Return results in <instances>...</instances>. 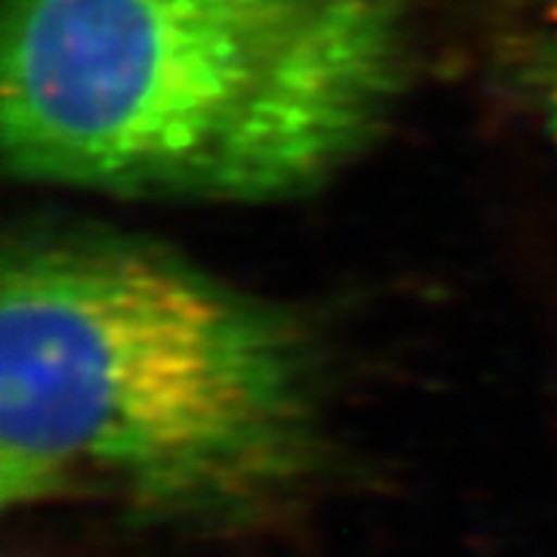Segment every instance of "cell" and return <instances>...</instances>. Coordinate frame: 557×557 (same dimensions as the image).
<instances>
[{"instance_id": "obj_1", "label": "cell", "mask_w": 557, "mask_h": 557, "mask_svg": "<svg viewBox=\"0 0 557 557\" xmlns=\"http://www.w3.org/2000/svg\"><path fill=\"white\" fill-rule=\"evenodd\" d=\"M313 332L177 251L94 226L0 255V505L100 498L146 523L251 527L325 468Z\"/></svg>"}, {"instance_id": "obj_2", "label": "cell", "mask_w": 557, "mask_h": 557, "mask_svg": "<svg viewBox=\"0 0 557 557\" xmlns=\"http://www.w3.org/2000/svg\"><path fill=\"white\" fill-rule=\"evenodd\" d=\"M412 7L3 0V171L119 199L304 196L391 121Z\"/></svg>"}, {"instance_id": "obj_3", "label": "cell", "mask_w": 557, "mask_h": 557, "mask_svg": "<svg viewBox=\"0 0 557 557\" xmlns=\"http://www.w3.org/2000/svg\"><path fill=\"white\" fill-rule=\"evenodd\" d=\"M542 109H545V127L548 137L555 139L557 146V35L548 50V62H545V78H542Z\"/></svg>"}]
</instances>
